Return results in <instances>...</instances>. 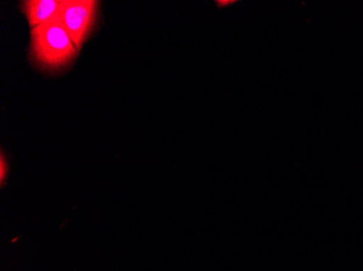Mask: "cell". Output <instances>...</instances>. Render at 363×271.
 I'll return each instance as SVG.
<instances>
[{
    "mask_svg": "<svg viewBox=\"0 0 363 271\" xmlns=\"http://www.w3.org/2000/svg\"><path fill=\"white\" fill-rule=\"evenodd\" d=\"M30 50L36 62L52 70L68 64L77 52L58 16L32 28Z\"/></svg>",
    "mask_w": 363,
    "mask_h": 271,
    "instance_id": "obj_1",
    "label": "cell"
},
{
    "mask_svg": "<svg viewBox=\"0 0 363 271\" xmlns=\"http://www.w3.org/2000/svg\"><path fill=\"white\" fill-rule=\"evenodd\" d=\"M97 5L94 0H61L57 16L77 50L82 48L93 28Z\"/></svg>",
    "mask_w": 363,
    "mask_h": 271,
    "instance_id": "obj_2",
    "label": "cell"
},
{
    "mask_svg": "<svg viewBox=\"0 0 363 271\" xmlns=\"http://www.w3.org/2000/svg\"><path fill=\"white\" fill-rule=\"evenodd\" d=\"M60 6L61 0H28L23 3V12L33 28L56 18Z\"/></svg>",
    "mask_w": 363,
    "mask_h": 271,
    "instance_id": "obj_3",
    "label": "cell"
},
{
    "mask_svg": "<svg viewBox=\"0 0 363 271\" xmlns=\"http://www.w3.org/2000/svg\"><path fill=\"white\" fill-rule=\"evenodd\" d=\"M8 175V163L5 158L4 154L0 156V180H1V185L5 183L6 177Z\"/></svg>",
    "mask_w": 363,
    "mask_h": 271,
    "instance_id": "obj_4",
    "label": "cell"
}]
</instances>
